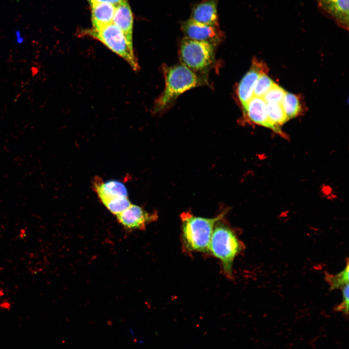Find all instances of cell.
Segmentation results:
<instances>
[{"label":"cell","instance_id":"7c38bea8","mask_svg":"<svg viewBox=\"0 0 349 349\" xmlns=\"http://www.w3.org/2000/svg\"><path fill=\"white\" fill-rule=\"evenodd\" d=\"M219 0H203L192 8L190 19L210 25L218 24L217 6Z\"/></svg>","mask_w":349,"mask_h":349},{"label":"cell","instance_id":"44dd1931","mask_svg":"<svg viewBox=\"0 0 349 349\" xmlns=\"http://www.w3.org/2000/svg\"><path fill=\"white\" fill-rule=\"evenodd\" d=\"M349 284L342 287V301L336 308L337 311L342 312L346 314H348L349 311Z\"/></svg>","mask_w":349,"mask_h":349},{"label":"cell","instance_id":"8992f818","mask_svg":"<svg viewBox=\"0 0 349 349\" xmlns=\"http://www.w3.org/2000/svg\"><path fill=\"white\" fill-rule=\"evenodd\" d=\"M181 29L186 37L206 42L214 46L220 43L224 38L219 25L205 24L189 19L182 22Z\"/></svg>","mask_w":349,"mask_h":349},{"label":"cell","instance_id":"6da1fadb","mask_svg":"<svg viewBox=\"0 0 349 349\" xmlns=\"http://www.w3.org/2000/svg\"><path fill=\"white\" fill-rule=\"evenodd\" d=\"M164 89L155 102L154 111H161L170 106L181 94L195 87L205 85V77L198 75L184 64L163 66Z\"/></svg>","mask_w":349,"mask_h":349},{"label":"cell","instance_id":"52a82bcc","mask_svg":"<svg viewBox=\"0 0 349 349\" xmlns=\"http://www.w3.org/2000/svg\"><path fill=\"white\" fill-rule=\"evenodd\" d=\"M117 222L127 231L143 230L158 216L156 212H148L142 207L131 205L121 213L115 216Z\"/></svg>","mask_w":349,"mask_h":349},{"label":"cell","instance_id":"30bf717a","mask_svg":"<svg viewBox=\"0 0 349 349\" xmlns=\"http://www.w3.org/2000/svg\"><path fill=\"white\" fill-rule=\"evenodd\" d=\"M318 5L341 27L349 28V0H317Z\"/></svg>","mask_w":349,"mask_h":349},{"label":"cell","instance_id":"3957f363","mask_svg":"<svg viewBox=\"0 0 349 349\" xmlns=\"http://www.w3.org/2000/svg\"><path fill=\"white\" fill-rule=\"evenodd\" d=\"M78 35L96 39L125 60L135 71L139 65L135 55L133 45L127 40L122 31L113 23L99 29H82Z\"/></svg>","mask_w":349,"mask_h":349},{"label":"cell","instance_id":"ffe728a7","mask_svg":"<svg viewBox=\"0 0 349 349\" xmlns=\"http://www.w3.org/2000/svg\"><path fill=\"white\" fill-rule=\"evenodd\" d=\"M286 91L275 83L262 98L268 103H281Z\"/></svg>","mask_w":349,"mask_h":349},{"label":"cell","instance_id":"9c48e42d","mask_svg":"<svg viewBox=\"0 0 349 349\" xmlns=\"http://www.w3.org/2000/svg\"><path fill=\"white\" fill-rule=\"evenodd\" d=\"M242 109L245 121L272 129L267 114V104L262 97L253 96Z\"/></svg>","mask_w":349,"mask_h":349},{"label":"cell","instance_id":"e0dca14e","mask_svg":"<svg viewBox=\"0 0 349 349\" xmlns=\"http://www.w3.org/2000/svg\"><path fill=\"white\" fill-rule=\"evenodd\" d=\"M102 204L111 213L115 216L122 212L131 205L128 197L113 198L107 200Z\"/></svg>","mask_w":349,"mask_h":349},{"label":"cell","instance_id":"d6986e66","mask_svg":"<svg viewBox=\"0 0 349 349\" xmlns=\"http://www.w3.org/2000/svg\"><path fill=\"white\" fill-rule=\"evenodd\" d=\"M274 83L267 73L262 74L256 82L254 90V96L262 97Z\"/></svg>","mask_w":349,"mask_h":349},{"label":"cell","instance_id":"603a6c76","mask_svg":"<svg viewBox=\"0 0 349 349\" xmlns=\"http://www.w3.org/2000/svg\"><path fill=\"white\" fill-rule=\"evenodd\" d=\"M0 307L3 308H9L10 307V305L8 303L4 302V303L0 305Z\"/></svg>","mask_w":349,"mask_h":349},{"label":"cell","instance_id":"5bb4252c","mask_svg":"<svg viewBox=\"0 0 349 349\" xmlns=\"http://www.w3.org/2000/svg\"><path fill=\"white\" fill-rule=\"evenodd\" d=\"M92 27L99 29L112 23L115 6L107 2L93 1L89 3Z\"/></svg>","mask_w":349,"mask_h":349},{"label":"cell","instance_id":"7402d4cb","mask_svg":"<svg viewBox=\"0 0 349 349\" xmlns=\"http://www.w3.org/2000/svg\"><path fill=\"white\" fill-rule=\"evenodd\" d=\"M89 3L95 1V2H107L111 3L115 6L117 5L120 2L125 0H87Z\"/></svg>","mask_w":349,"mask_h":349},{"label":"cell","instance_id":"8fae6325","mask_svg":"<svg viewBox=\"0 0 349 349\" xmlns=\"http://www.w3.org/2000/svg\"><path fill=\"white\" fill-rule=\"evenodd\" d=\"M93 187L102 203L120 197H128L127 189L124 184L117 180L104 182L100 178H94Z\"/></svg>","mask_w":349,"mask_h":349},{"label":"cell","instance_id":"2e32d148","mask_svg":"<svg viewBox=\"0 0 349 349\" xmlns=\"http://www.w3.org/2000/svg\"><path fill=\"white\" fill-rule=\"evenodd\" d=\"M281 105L288 120L298 116L303 111L300 97L286 92Z\"/></svg>","mask_w":349,"mask_h":349},{"label":"cell","instance_id":"5b68a950","mask_svg":"<svg viewBox=\"0 0 349 349\" xmlns=\"http://www.w3.org/2000/svg\"><path fill=\"white\" fill-rule=\"evenodd\" d=\"M215 47L206 42L185 37L179 48L181 63L194 72L206 71L214 63Z\"/></svg>","mask_w":349,"mask_h":349},{"label":"cell","instance_id":"277c9868","mask_svg":"<svg viewBox=\"0 0 349 349\" xmlns=\"http://www.w3.org/2000/svg\"><path fill=\"white\" fill-rule=\"evenodd\" d=\"M220 221L214 226L209 252L221 261L226 275L232 277L233 263L242 246L234 232Z\"/></svg>","mask_w":349,"mask_h":349},{"label":"cell","instance_id":"ba28073f","mask_svg":"<svg viewBox=\"0 0 349 349\" xmlns=\"http://www.w3.org/2000/svg\"><path fill=\"white\" fill-rule=\"evenodd\" d=\"M268 68L265 63L256 59L253 60L252 66L239 83L237 94L243 108L254 96V90L259 76L267 73Z\"/></svg>","mask_w":349,"mask_h":349},{"label":"cell","instance_id":"ac0fdd59","mask_svg":"<svg viewBox=\"0 0 349 349\" xmlns=\"http://www.w3.org/2000/svg\"><path fill=\"white\" fill-rule=\"evenodd\" d=\"M349 269L348 262L346 267L341 272L335 275L328 274L326 276V280L329 284L331 289L342 288L349 284Z\"/></svg>","mask_w":349,"mask_h":349},{"label":"cell","instance_id":"4fadbf2b","mask_svg":"<svg viewBox=\"0 0 349 349\" xmlns=\"http://www.w3.org/2000/svg\"><path fill=\"white\" fill-rule=\"evenodd\" d=\"M112 23L122 31L127 41L133 45V16L127 0L115 6Z\"/></svg>","mask_w":349,"mask_h":349},{"label":"cell","instance_id":"7a4b0ae2","mask_svg":"<svg viewBox=\"0 0 349 349\" xmlns=\"http://www.w3.org/2000/svg\"><path fill=\"white\" fill-rule=\"evenodd\" d=\"M226 212L214 218L195 216L189 212L181 215L182 237L185 247L190 251L209 252V245L216 223Z\"/></svg>","mask_w":349,"mask_h":349},{"label":"cell","instance_id":"9a60e30c","mask_svg":"<svg viewBox=\"0 0 349 349\" xmlns=\"http://www.w3.org/2000/svg\"><path fill=\"white\" fill-rule=\"evenodd\" d=\"M267 104V103H266ZM269 120L274 132L282 133L281 126L288 120L281 103L267 104Z\"/></svg>","mask_w":349,"mask_h":349}]
</instances>
